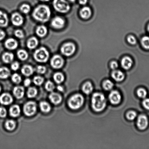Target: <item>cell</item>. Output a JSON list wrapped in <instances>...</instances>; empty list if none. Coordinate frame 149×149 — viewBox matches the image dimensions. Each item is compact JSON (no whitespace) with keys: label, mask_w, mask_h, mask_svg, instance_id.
I'll use <instances>...</instances> for the list:
<instances>
[{"label":"cell","mask_w":149,"mask_h":149,"mask_svg":"<svg viewBox=\"0 0 149 149\" xmlns=\"http://www.w3.org/2000/svg\"><path fill=\"white\" fill-rule=\"evenodd\" d=\"M33 83L37 86H40L43 84L44 81V79L43 77L40 76H36L34 77L33 79Z\"/></svg>","instance_id":"obj_40"},{"label":"cell","mask_w":149,"mask_h":149,"mask_svg":"<svg viewBox=\"0 0 149 149\" xmlns=\"http://www.w3.org/2000/svg\"><path fill=\"white\" fill-rule=\"evenodd\" d=\"M38 45V40L35 37L30 38L27 40V46L28 49H33L36 48Z\"/></svg>","instance_id":"obj_25"},{"label":"cell","mask_w":149,"mask_h":149,"mask_svg":"<svg viewBox=\"0 0 149 149\" xmlns=\"http://www.w3.org/2000/svg\"><path fill=\"white\" fill-rule=\"evenodd\" d=\"M41 1H44V2H47L50 1V0H40Z\"/></svg>","instance_id":"obj_52"},{"label":"cell","mask_w":149,"mask_h":149,"mask_svg":"<svg viewBox=\"0 0 149 149\" xmlns=\"http://www.w3.org/2000/svg\"><path fill=\"white\" fill-rule=\"evenodd\" d=\"M68 1H71V2H74L76 1V0H68Z\"/></svg>","instance_id":"obj_53"},{"label":"cell","mask_w":149,"mask_h":149,"mask_svg":"<svg viewBox=\"0 0 149 149\" xmlns=\"http://www.w3.org/2000/svg\"><path fill=\"white\" fill-rule=\"evenodd\" d=\"M108 98L112 104L116 105L120 103L122 97L119 92L117 90H112L109 94Z\"/></svg>","instance_id":"obj_9"},{"label":"cell","mask_w":149,"mask_h":149,"mask_svg":"<svg viewBox=\"0 0 149 149\" xmlns=\"http://www.w3.org/2000/svg\"><path fill=\"white\" fill-rule=\"evenodd\" d=\"M1 86H0V92H1Z\"/></svg>","instance_id":"obj_55"},{"label":"cell","mask_w":149,"mask_h":149,"mask_svg":"<svg viewBox=\"0 0 149 149\" xmlns=\"http://www.w3.org/2000/svg\"><path fill=\"white\" fill-rule=\"evenodd\" d=\"M87 0H78L79 3L82 5H85L87 2Z\"/></svg>","instance_id":"obj_50"},{"label":"cell","mask_w":149,"mask_h":149,"mask_svg":"<svg viewBox=\"0 0 149 149\" xmlns=\"http://www.w3.org/2000/svg\"><path fill=\"white\" fill-rule=\"evenodd\" d=\"M127 41L130 44L132 45H135L136 44L137 40L136 38L134 36L132 35H130L127 37Z\"/></svg>","instance_id":"obj_43"},{"label":"cell","mask_w":149,"mask_h":149,"mask_svg":"<svg viewBox=\"0 0 149 149\" xmlns=\"http://www.w3.org/2000/svg\"><path fill=\"white\" fill-rule=\"evenodd\" d=\"M24 89L22 86H17L13 89V93L16 98L20 99L24 96Z\"/></svg>","instance_id":"obj_18"},{"label":"cell","mask_w":149,"mask_h":149,"mask_svg":"<svg viewBox=\"0 0 149 149\" xmlns=\"http://www.w3.org/2000/svg\"><path fill=\"white\" fill-rule=\"evenodd\" d=\"M52 5L57 11L64 14L68 13L71 9L69 3L66 0H53Z\"/></svg>","instance_id":"obj_5"},{"label":"cell","mask_w":149,"mask_h":149,"mask_svg":"<svg viewBox=\"0 0 149 149\" xmlns=\"http://www.w3.org/2000/svg\"><path fill=\"white\" fill-rule=\"evenodd\" d=\"M20 67V63L17 62H13L11 65V69L14 71H17V70H18Z\"/></svg>","instance_id":"obj_45"},{"label":"cell","mask_w":149,"mask_h":149,"mask_svg":"<svg viewBox=\"0 0 149 149\" xmlns=\"http://www.w3.org/2000/svg\"><path fill=\"white\" fill-rule=\"evenodd\" d=\"M17 55L19 59L22 61H26L28 58L29 54L24 49H20L17 52Z\"/></svg>","instance_id":"obj_29"},{"label":"cell","mask_w":149,"mask_h":149,"mask_svg":"<svg viewBox=\"0 0 149 149\" xmlns=\"http://www.w3.org/2000/svg\"><path fill=\"white\" fill-rule=\"evenodd\" d=\"M137 94L139 97L141 99H145L147 96V93L145 89L141 88L137 90Z\"/></svg>","instance_id":"obj_34"},{"label":"cell","mask_w":149,"mask_h":149,"mask_svg":"<svg viewBox=\"0 0 149 149\" xmlns=\"http://www.w3.org/2000/svg\"><path fill=\"white\" fill-rule=\"evenodd\" d=\"M80 15L82 18L87 19L90 18L92 15L91 9L88 7H84L80 10Z\"/></svg>","instance_id":"obj_19"},{"label":"cell","mask_w":149,"mask_h":149,"mask_svg":"<svg viewBox=\"0 0 149 149\" xmlns=\"http://www.w3.org/2000/svg\"><path fill=\"white\" fill-rule=\"evenodd\" d=\"M14 35L16 37L19 39H22L24 37V34L22 31L20 30H17L14 32Z\"/></svg>","instance_id":"obj_42"},{"label":"cell","mask_w":149,"mask_h":149,"mask_svg":"<svg viewBox=\"0 0 149 149\" xmlns=\"http://www.w3.org/2000/svg\"><path fill=\"white\" fill-rule=\"evenodd\" d=\"M50 100L55 105L59 104L62 102V97L60 94L55 92H52L49 96Z\"/></svg>","instance_id":"obj_17"},{"label":"cell","mask_w":149,"mask_h":149,"mask_svg":"<svg viewBox=\"0 0 149 149\" xmlns=\"http://www.w3.org/2000/svg\"><path fill=\"white\" fill-rule=\"evenodd\" d=\"M38 93V91L36 88L34 87H30L28 89L27 92V97L30 98L34 97Z\"/></svg>","instance_id":"obj_33"},{"label":"cell","mask_w":149,"mask_h":149,"mask_svg":"<svg viewBox=\"0 0 149 149\" xmlns=\"http://www.w3.org/2000/svg\"><path fill=\"white\" fill-rule=\"evenodd\" d=\"M34 72L33 67L29 65H23L21 68V72L23 75L26 77H29L33 74Z\"/></svg>","instance_id":"obj_21"},{"label":"cell","mask_w":149,"mask_h":149,"mask_svg":"<svg viewBox=\"0 0 149 149\" xmlns=\"http://www.w3.org/2000/svg\"><path fill=\"white\" fill-rule=\"evenodd\" d=\"M48 33V29L46 26L41 25L38 26L36 30V35L39 37L43 38L46 36Z\"/></svg>","instance_id":"obj_24"},{"label":"cell","mask_w":149,"mask_h":149,"mask_svg":"<svg viewBox=\"0 0 149 149\" xmlns=\"http://www.w3.org/2000/svg\"><path fill=\"white\" fill-rule=\"evenodd\" d=\"M20 107L17 105H14L10 107L9 113L10 116L16 118L20 115Z\"/></svg>","instance_id":"obj_22"},{"label":"cell","mask_w":149,"mask_h":149,"mask_svg":"<svg viewBox=\"0 0 149 149\" xmlns=\"http://www.w3.org/2000/svg\"><path fill=\"white\" fill-rule=\"evenodd\" d=\"M6 33L0 29V41L4 39L6 36Z\"/></svg>","instance_id":"obj_49"},{"label":"cell","mask_w":149,"mask_h":149,"mask_svg":"<svg viewBox=\"0 0 149 149\" xmlns=\"http://www.w3.org/2000/svg\"><path fill=\"white\" fill-rule=\"evenodd\" d=\"M133 62L132 59L129 56L124 57L121 61V65L123 69L128 70L132 67Z\"/></svg>","instance_id":"obj_15"},{"label":"cell","mask_w":149,"mask_h":149,"mask_svg":"<svg viewBox=\"0 0 149 149\" xmlns=\"http://www.w3.org/2000/svg\"><path fill=\"white\" fill-rule=\"evenodd\" d=\"M114 84L111 80H105L103 82V87L105 90L107 91H111L113 89Z\"/></svg>","instance_id":"obj_30"},{"label":"cell","mask_w":149,"mask_h":149,"mask_svg":"<svg viewBox=\"0 0 149 149\" xmlns=\"http://www.w3.org/2000/svg\"><path fill=\"white\" fill-rule=\"evenodd\" d=\"M64 64L63 58L59 55H54L50 60L51 66L55 69H58L62 68Z\"/></svg>","instance_id":"obj_8"},{"label":"cell","mask_w":149,"mask_h":149,"mask_svg":"<svg viewBox=\"0 0 149 149\" xmlns=\"http://www.w3.org/2000/svg\"><path fill=\"white\" fill-rule=\"evenodd\" d=\"M16 125L15 122L13 120H8L6 121L5 123L6 129L10 131H13L14 130Z\"/></svg>","instance_id":"obj_32"},{"label":"cell","mask_w":149,"mask_h":149,"mask_svg":"<svg viewBox=\"0 0 149 149\" xmlns=\"http://www.w3.org/2000/svg\"><path fill=\"white\" fill-rule=\"evenodd\" d=\"M5 47L9 50L15 49L18 46V43L17 41L13 38H10L7 39L4 43Z\"/></svg>","instance_id":"obj_16"},{"label":"cell","mask_w":149,"mask_h":149,"mask_svg":"<svg viewBox=\"0 0 149 149\" xmlns=\"http://www.w3.org/2000/svg\"><path fill=\"white\" fill-rule=\"evenodd\" d=\"M39 107L41 110L44 113H48L51 109L50 105L48 102L45 101L41 102L39 104Z\"/></svg>","instance_id":"obj_27"},{"label":"cell","mask_w":149,"mask_h":149,"mask_svg":"<svg viewBox=\"0 0 149 149\" xmlns=\"http://www.w3.org/2000/svg\"><path fill=\"white\" fill-rule=\"evenodd\" d=\"M20 11L24 14H27L31 10L30 5L27 4H23L20 7Z\"/></svg>","instance_id":"obj_39"},{"label":"cell","mask_w":149,"mask_h":149,"mask_svg":"<svg viewBox=\"0 0 149 149\" xmlns=\"http://www.w3.org/2000/svg\"><path fill=\"white\" fill-rule=\"evenodd\" d=\"M142 104L145 109L149 110V98L144 99L143 100Z\"/></svg>","instance_id":"obj_46"},{"label":"cell","mask_w":149,"mask_h":149,"mask_svg":"<svg viewBox=\"0 0 149 149\" xmlns=\"http://www.w3.org/2000/svg\"><path fill=\"white\" fill-rule=\"evenodd\" d=\"M37 105L36 102L29 101L26 103L23 106V111L24 114L28 116H33L36 112Z\"/></svg>","instance_id":"obj_7"},{"label":"cell","mask_w":149,"mask_h":149,"mask_svg":"<svg viewBox=\"0 0 149 149\" xmlns=\"http://www.w3.org/2000/svg\"><path fill=\"white\" fill-rule=\"evenodd\" d=\"M91 104L93 111L96 112H101L106 108L107 100L103 93L97 92L93 93L92 96Z\"/></svg>","instance_id":"obj_2"},{"label":"cell","mask_w":149,"mask_h":149,"mask_svg":"<svg viewBox=\"0 0 149 149\" xmlns=\"http://www.w3.org/2000/svg\"><path fill=\"white\" fill-rule=\"evenodd\" d=\"M7 112L5 108L0 107V117L4 118L6 116Z\"/></svg>","instance_id":"obj_44"},{"label":"cell","mask_w":149,"mask_h":149,"mask_svg":"<svg viewBox=\"0 0 149 149\" xmlns=\"http://www.w3.org/2000/svg\"><path fill=\"white\" fill-rule=\"evenodd\" d=\"M13 100L12 96L10 93H4L0 96V103L4 105H8L12 103Z\"/></svg>","instance_id":"obj_13"},{"label":"cell","mask_w":149,"mask_h":149,"mask_svg":"<svg viewBox=\"0 0 149 149\" xmlns=\"http://www.w3.org/2000/svg\"><path fill=\"white\" fill-rule=\"evenodd\" d=\"M147 29H148V31L149 32V24L148 25V27H147Z\"/></svg>","instance_id":"obj_54"},{"label":"cell","mask_w":149,"mask_h":149,"mask_svg":"<svg viewBox=\"0 0 149 149\" xmlns=\"http://www.w3.org/2000/svg\"><path fill=\"white\" fill-rule=\"evenodd\" d=\"M14 55L11 52H6L3 54L2 59L4 63L8 64L11 63L14 59Z\"/></svg>","instance_id":"obj_26"},{"label":"cell","mask_w":149,"mask_h":149,"mask_svg":"<svg viewBox=\"0 0 149 149\" xmlns=\"http://www.w3.org/2000/svg\"><path fill=\"white\" fill-rule=\"evenodd\" d=\"M45 89L48 91L52 92L55 89V86L52 81L48 80L45 84Z\"/></svg>","instance_id":"obj_37"},{"label":"cell","mask_w":149,"mask_h":149,"mask_svg":"<svg viewBox=\"0 0 149 149\" xmlns=\"http://www.w3.org/2000/svg\"><path fill=\"white\" fill-rule=\"evenodd\" d=\"M51 25L53 28L55 29H61L65 26V21L61 17H56L52 19Z\"/></svg>","instance_id":"obj_11"},{"label":"cell","mask_w":149,"mask_h":149,"mask_svg":"<svg viewBox=\"0 0 149 149\" xmlns=\"http://www.w3.org/2000/svg\"><path fill=\"white\" fill-rule=\"evenodd\" d=\"M137 113L134 111H128L126 114V118L129 120H133L137 117Z\"/></svg>","instance_id":"obj_36"},{"label":"cell","mask_w":149,"mask_h":149,"mask_svg":"<svg viewBox=\"0 0 149 149\" xmlns=\"http://www.w3.org/2000/svg\"><path fill=\"white\" fill-rule=\"evenodd\" d=\"M46 68L43 65H38L36 68V71L39 74H44L46 72Z\"/></svg>","instance_id":"obj_41"},{"label":"cell","mask_w":149,"mask_h":149,"mask_svg":"<svg viewBox=\"0 0 149 149\" xmlns=\"http://www.w3.org/2000/svg\"><path fill=\"white\" fill-rule=\"evenodd\" d=\"M110 68L112 70H116L119 67V65H118V63L116 61H112L110 63Z\"/></svg>","instance_id":"obj_47"},{"label":"cell","mask_w":149,"mask_h":149,"mask_svg":"<svg viewBox=\"0 0 149 149\" xmlns=\"http://www.w3.org/2000/svg\"><path fill=\"white\" fill-rule=\"evenodd\" d=\"M82 90L85 94L88 95L92 93L94 87L92 83L90 81H87L83 84Z\"/></svg>","instance_id":"obj_20"},{"label":"cell","mask_w":149,"mask_h":149,"mask_svg":"<svg viewBox=\"0 0 149 149\" xmlns=\"http://www.w3.org/2000/svg\"><path fill=\"white\" fill-rule=\"evenodd\" d=\"M85 102L84 96L80 93L73 95L68 101V106L73 110H77L84 105Z\"/></svg>","instance_id":"obj_3"},{"label":"cell","mask_w":149,"mask_h":149,"mask_svg":"<svg viewBox=\"0 0 149 149\" xmlns=\"http://www.w3.org/2000/svg\"><path fill=\"white\" fill-rule=\"evenodd\" d=\"M31 83V80L30 79L27 78L24 80V85L26 87H28Z\"/></svg>","instance_id":"obj_48"},{"label":"cell","mask_w":149,"mask_h":149,"mask_svg":"<svg viewBox=\"0 0 149 149\" xmlns=\"http://www.w3.org/2000/svg\"><path fill=\"white\" fill-rule=\"evenodd\" d=\"M141 43L144 49H149V37L144 36L141 39Z\"/></svg>","instance_id":"obj_35"},{"label":"cell","mask_w":149,"mask_h":149,"mask_svg":"<svg viewBox=\"0 0 149 149\" xmlns=\"http://www.w3.org/2000/svg\"><path fill=\"white\" fill-rule=\"evenodd\" d=\"M33 56L36 62L44 63L49 59V53L46 48L42 47L35 51Z\"/></svg>","instance_id":"obj_4"},{"label":"cell","mask_w":149,"mask_h":149,"mask_svg":"<svg viewBox=\"0 0 149 149\" xmlns=\"http://www.w3.org/2000/svg\"><path fill=\"white\" fill-rule=\"evenodd\" d=\"M111 77L114 80L119 82L123 81L125 77V74L122 71L117 69L112 71Z\"/></svg>","instance_id":"obj_14"},{"label":"cell","mask_w":149,"mask_h":149,"mask_svg":"<svg viewBox=\"0 0 149 149\" xmlns=\"http://www.w3.org/2000/svg\"><path fill=\"white\" fill-rule=\"evenodd\" d=\"M148 118L146 115L141 114L138 117L136 125L139 129L141 130L146 129L148 126Z\"/></svg>","instance_id":"obj_10"},{"label":"cell","mask_w":149,"mask_h":149,"mask_svg":"<svg viewBox=\"0 0 149 149\" xmlns=\"http://www.w3.org/2000/svg\"><path fill=\"white\" fill-rule=\"evenodd\" d=\"M11 74L10 70L6 67L0 68V78L6 79L8 78Z\"/></svg>","instance_id":"obj_28"},{"label":"cell","mask_w":149,"mask_h":149,"mask_svg":"<svg viewBox=\"0 0 149 149\" xmlns=\"http://www.w3.org/2000/svg\"><path fill=\"white\" fill-rule=\"evenodd\" d=\"M57 89L61 92L63 91H64V88L61 86H58L57 87Z\"/></svg>","instance_id":"obj_51"},{"label":"cell","mask_w":149,"mask_h":149,"mask_svg":"<svg viewBox=\"0 0 149 149\" xmlns=\"http://www.w3.org/2000/svg\"><path fill=\"white\" fill-rule=\"evenodd\" d=\"M11 80L14 83L18 84L21 82V77L18 74L15 73L12 76Z\"/></svg>","instance_id":"obj_38"},{"label":"cell","mask_w":149,"mask_h":149,"mask_svg":"<svg viewBox=\"0 0 149 149\" xmlns=\"http://www.w3.org/2000/svg\"><path fill=\"white\" fill-rule=\"evenodd\" d=\"M8 16L5 13L0 11V27H7L8 24Z\"/></svg>","instance_id":"obj_23"},{"label":"cell","mask_w":149,"mask_h":149,"mask_svg":"<svg viewBox=\"0 0 149 149\" xmlns=\"http://www.w3.org/2000/svg\"><path fill=\"white\" fill-rule=\"evenodd\" d=\"M76 51V46L74 44L68 42L64 44L61 47V52L64 56H70L72 55Z\"/></svg>","instance_id":"obj_6"},{"label":"cell","mask_w":149,"mask_h":149,"mask_svg":"<svg viewBox=\"0 0 149 149\" xmlns=\"http://www.w3.org/2000/svg\"><path fill=\"white\" fill-rule=\"evenodd\" d=\"M11 20L13 24L16 26H21L24 22L22 16L17 13H13L11 15Z\"/></svg>","instance_id":"obj_12"},{"label":"cell","mask_w":149,"mask_h":149,"mask_svg":"<svg viewBox=\"0 0 149 149\" xmlns=\"http://www.w3.org/2000/svg\"><path fill=\"white\" fill-rule=\"evenodd\" d=\"M53 79L57 84H59L64 81L65 77L62 73L57 72L54 74Z\"/></svg>","instance_id":"obj_31"},{"label":"cell","mask_w":149,"mask_h":149,"mask_svg":"<svg viewBox=\"0 0 149 149\" xmlns=\"http://www.w3.org/2000/svg\"><path fill=\"white\" fill-rule=\"evenodd\" d=\"M51 13L50 8L46 5L38 6L34 10L32 15L35 20L40 22L45 23L50 19Z\"/></svg>","instance_id":"obj_1"}]
</instances>
